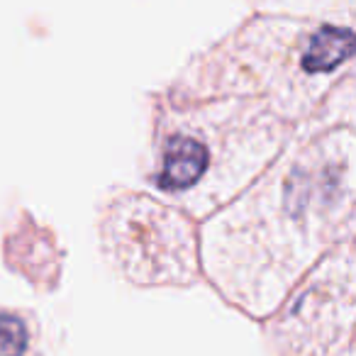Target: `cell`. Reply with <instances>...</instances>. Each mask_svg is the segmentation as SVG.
<instances>
[{"mask_svg":"<svg viewBox=\"0 0 356 356\" xmlns=\"http://www.w3.org/2000/svg\"><path fill=\"white\" fill-rule=\"evenodd\" d=\"M354 234V129L293 137L276 161L200 229V273L244 315L271 317Z\"/></svg>","mask_w":356,"mask_h":356,"instance_id":"1","label":"cell"},{"mask_svg":"<svg viewBox=\"0 0 356 356\" xmlns=\"http://www.w3.org/2000/svg\"><path fill=\"white\" fill-rule=\"evenodd\" d=\"M351 20L302 15H254L220 44L195 56L178 76L168 103L254 98L296 124L351 76Z\"/></svg>","mask_w":356,"mask_h":356,"instance_id":"2","label":"cell"},{"mask_svg":"<svg viewBox=\"0 0 356 356\" xmlns=\"http://www.w3.org/2000/svg\"><path fill=\"white\" fill-rule=\"evenodd\" d=\"M293 137L296 124L261 100H166L154 118L144 178L191 220H208L244 193Z\"/></svg>","mask_w":356,"mask_h":356,"instance_id":"3","label":"cell"},{"mask_svg":"<svg viewBox=\"0 0 356 356\" xmlns=\"http://www.w3.org/2000/svg\"><path fill=\"white\" fill-rule=\"evenodd\" d=\"M100 247L108 264L142 288L193 286L200 273L195 222L144 193H115L100 213Z\"/></svg>","mask_w":356,"mask_h":356,"instance_id":"4","label":"cell"},{"mask_svg":"<svg viewBox=\"0 0 356 356\" xmlns=\"http://www.w3.org/2000/svg\"><path fill=\"white\" fill-rule=\"evenodd\" d=\"M354 327V249H332L266 322L273 356H346Z\"/></svg>","mask_w":356,"mask_h":356,"instance_id":"5","label":"cell"},{"mask_svg":"<svg viewBox=\"0 0 356 356\" xmlns=\"http://www.w3.org/2000/svg\"><path fill=\"white\" fill-rule=\"evenodd\" d=\"M0 356H47L44 332L32 310L0 305Z\"/></svg>","mask_w":356,"mask_h":356,"instance_id":"6","label":"cell"}]
</instances>
